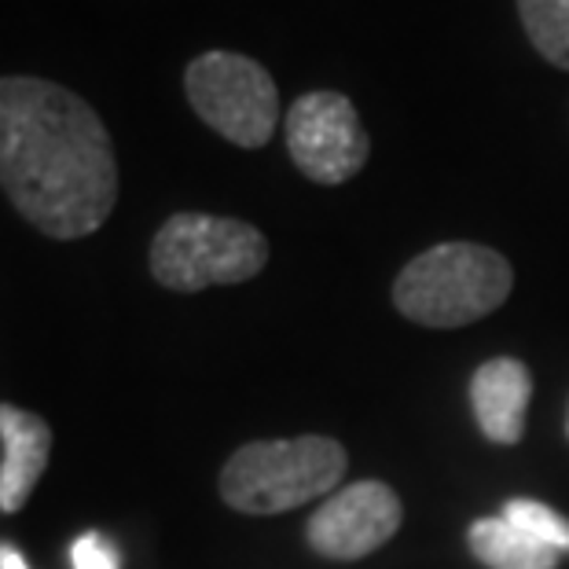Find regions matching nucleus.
<instances>
[{"instance_id": "obj_10", "label": "nucleus", "mask_w": 569, "mask_h": 569, "mask_svg": "<svg viewBox=\"0 0 569 569\" xmlns=\"http://www.w3.org/2000/svg\"><path fill=\"white\" fill-rule=\"evenodd\" d=\"M467 543L478 562L489 569H555L559 566V551L543 548L522 529H515L503 515L478 518L467 532Z\"/></svg>"}, {"instance_id": "obj_8", "label": "nucleus", "mask_w": 569, "mask_h": 569, "mask_svg": "<svg viewBox=\"0 0 569 569\" xmlns=\"http://www.w3.org/2000/svg\"><path fill=\"white\" fill-rule=\"evenodd\" d=\"M0 511L19 515L38 489L52 456V427L19 405H0Z\"/></svg>"}, {"instance_id": "obj_6", "label": "nucleus", "mask_w": 569, "mask_h": 569, "mask_svg": "<svg viewBox=\"0 0 569 569\" xmlns=\"http://www.w3.org/2000/svg\"><path fill=\"white\" fill-rule=\"evenodd\" d=\"M287 151L312 184L338 188L368 166L371 140L357 107L342 92H306L287 111Z\"/></svg>"}, {"instance_id": "obj_14", "label": "nucleus", "mask_w": 569, "mask_h": 569, "mask_svg": "<svg viewBox=\"0 0 569 569\" xmlns=\"http://www.w3.org/2000/svg\"><path fill=\"white\" fill-rule=\"evenodd\" d=\"M0 569H30V562L22 559L19 548H11L8 540H0Z\"/></svg>"}, {"instance_id": "obj_3", "label": "nucleus", "mask_w": 569, "mask_h": 569, "mask_svg": "<svg viewBox=\"0 0 569 569\" xmlns=\"http://www.w3.org/2000/svg\"><path fill=\"white\" fill-rule=\"evenodd\" d=\"M349 456L335 438L306 433L287 441H250L228 456L221 500L239 515H287L320 496L338 492Z\"/></svg>"}, {"instance_id": "obj_7", "label": "nucleus", "mask_w": 569, "mask_h": 569, "mask_svg": "<svg viewBox=\"0 0 569 569\" xmlns=\"http://www.w3.org/2000/svg\"><path fill=\"white\" fill-rule=\"evenodd\" d=\"M401 496L386 481H353V486L327 496V503L306 526V543L320 559L357 562L379 551L401 529Z\"/></svg>"}, {"instance_id": "obj_12", "label": "nucleus", "mask_w": 569, "mask_h": 569, "mask_svg": "<svg viewBox=\"0 0 569 569\" xmlns=\"http://www.w3.org/2000/svg\"><path fill=\"white\" fill-rule=\"evenodd\" d=\"M503 518L515 529H522L526 537L543 543V548L569 555V522L555 511V507L540 503V500H529V496H518V500H507Z\"/></svg>"}, {"instance_id": "obj_15", "label": "nucleus", "mask_w": 569, "mask_h": 569, "mask_svg": "<svg viewBox=\"0 0 569 569\" xmlns=\"http://www.w3.org/2000/svg\"><path fill=\"white\" fill-rule=\"evenodd\" d=\"M566 433H569V422H566Z\"/></svg>"}, {"instance_id": "obj_2", "label": "nucleus", "mask_w": 569, "mask_h": 569, "mask_svg": "<svg viewBox=\"0 0 569 569\" xmlns=\"http://www.w3.org/2000/svg\"><path fill=\"white\" fill-rule=\"evenodd\" d=\"M515 269L481 243H438L416 253L393 280V306L405 320L452 331L492 317L511 298Z\"/></svg>"}, {"instance_id": "obj_4", "label": "nucleus", "mask_w": 569, "mask_h": 569, "mask_svg": "<svg viewBox=\"0 0 569 569\" xmlns=\"http://www.w3.org/2000/svg\"><path fill=\"white\" fill-rule=\"evenodd\" d=\"M269 239L239 217L173 213L151 239L154 283L177 295H199L206 287H232L253 280L269 264Z\"/></svg>"}, {"instance_id": "obj_5", "label": "nucleus", "mask_w": 569, "mask_h": 569, "mask_svg": "<svg viewBox=\"0 0 569 569\" xmlns=\"http://www.w3.org/2000/svg\"><path fill=\"white\" fill-rule=\"evenodd\" d=\"M188 103L217 137L258 151L280 122V89L258 59L239 52H202L184 70Z\"/></svg>"}, {"instance_id": "obj_11", "label": "nucleus", "mask_w": 569, "mask_h": 569, "mask_svg": "<svg viewBox=\"0 0 569 569\" xmlns=\"http://www.w3.org/2000/svg\"><path fill=\"white\" fill-rule=\"evenodd\" d=\"M518 19L529 44L551 67L569 70V0H518Z\"/></svg>"}, {"instance_id": "obj_13", "label": "nucleus", "mask_w": 569, "mask_h": 569, "mask_svg": "<svg viewBox=\"0 0 569 569\" xmlns=\"http://www.w3.org/2000/svg\"><path fill=\"white\" fill-rule=\"evenodd\" d=\"M70 562H74V569H122V555L100 532H81L74 548H70Z\"/></svg>"}, {"instance_id": "obj_9", "label": "nucleus", "mask_w": 569, "mask_h": 569, "mask_svg": "<svg viewBox=\"0 0 569 569\" xmlns=\"http://www.w3.org/2000/svg\"><path fill=\"white\" fill-rule=\"evenodd\" d=\"M532 397V375L522 360H486L470 379V408L481 433L492 445H518L526 438V411Z\"/></svg>"}, {"instance_id": "obj_1", "label": "nucleus", "mask_w": 569, "mask_h": 569, "mask_svg": "<svg viewBox=\"0 0 569 569\" xmlns=\"http://www.w3.org/2000/svg\"><path fill=\"white\" fill-rule=\"evenodd\" d=\"M0 191L48 239L100 232L118 202L103 118L56 81L0 78Z\"/></svg>"}]
</instances>
